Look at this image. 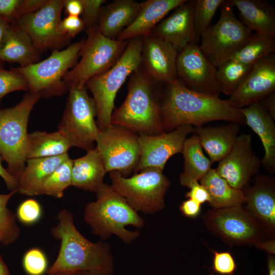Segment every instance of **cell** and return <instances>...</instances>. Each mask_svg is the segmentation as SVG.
<instances>
[{"label":"cell","instance_id":"6da1fadb","mask_svg":"<svg viewBox=\"0 0 275 275\" xmlns=\"http://www.w3.org/2000/svg\"><path fill=\"white\" fill-rule=\"evenodd\" d=\"M160 112L164 131H171L184 125L202 126L210 121L223 120L243 124L240 109L227 100L198 93L187 88L179 80L167 84Z\"/></svg>","mask_w":275,"mask_h":275},{"label":"cell","instance_id":"7a4b0ae2","mask_svg":"<svg viewBox=\"0 0 275 275\" xmlns=\"http://www.w3.org/2000/svg\"><path fill=\"white\" fill-rule=\"evenodd\" d=\"M57 220V225L51 229L50 234L61 241V246L56 259L47 269L48 275L77 270L114 273V256L108 243H94L86 238L75 226L73 215L67 209L59 212Z\"/></svg>","mask_w":275,"mask_h":275},{"label":"cell","instance_id":"3957f363","mask_svg":"<svg viewBox=\"0 0 275 275\" xmlns=\"http://www.w3.org/2000/svg\"><path fill=\"white\" fill-rule=\"evenodd\" d=\"M141 66L130 75L127 95L122 105L113 111L111 124L138 135L164 132L160 104L153 81Z\"/></svg>","mask_w":275,"mask_h":275},{"label":"cell","instance_id":"277c9868","mask_svg":"<svg viewBox=\"0 0 275 275\" xmlns=\"http://www.w3.org/2000/svg\"><path fill=\"white\" fill-rule=\"evenodd\" d=\"M96 201L88 203L85 208L84 219L92 233L102 240L113 235L125 244H130L140 236L138 230H129L132 226L138 229L144 226L143 219L111 185L104 183L96 193Z\"/></svg>","mask_w":275,"mask_h":275},{"label":"cell","instance_id":"5b68a950","mask_svg":"<svg viewBox=\"0 0 275 275\" xmlns=\"http://www.w3.org/2000/svg\"><path fill=\"white\" fill-rule=\"evenodd\" d=\"M143 37L128 40L118 62L107 71L95 75L85 85L93 96L97 109V125L103 130L111 125L116 95L126 79L141 66Z\"/></svg>","mask_w":275,"mask_h":275},{"label":"cell","instance_id":"8992f818","mask_svg":"<svg viewBox=\"0 0 275 275\" xmlns=\"http://www.w3.org/2000/svg\"><path fill=\"white\" fill-rule=\"evenodd\" d=\"M41 96L29 92L16 105L0 110V154L8 164L7 170L17 180L27 160L30 115Z\"/></svg>","mask_w":275,"mask_h":275},{"label":"cell","instance_id":"52a82bcc","mask_svg":"<svg viewBox=\"0 0 275 275\" xmlns=\"http://www.w3.org/2000/svg\"><path fill=\"white\" fill-rule=\"evenodd\" d=\"M86 31L88 36L79 53L81 59L63 77L68 89L82 88L91 78L108 70L120 59L128 42L105 37L98 25Z\"/></svg>","mask_w":275,"mask_h":275},{"label":"cell","instance_id":"ba28073f","mask_svg":"<svg viewBox=\"0 0 275 275\" xmlns=\"http://www.w3.org/2000/svg\"><path fill=\"white\" fill-rule=\"evenodd\" d=\"M109 177L114 189L137 212L153 214L164 209V196L171 181L163 170L146 168L130 177L113 171Z\"/></svg>","mask_w":275,"mask_h":275},{"label":"cell","instance_id":"9c48e42d","mask_svg":"<svg viewBox=\"0 0 275 275\" xmlns=\"http://www.w3.org/2000/svg\"><path fill=\"white\" fill-rule=\"evenodd\" d=\"M84 42L83 39L64 49L52 50L43 61L12 70L24 76L30 92L46 96L60 95L68 89L63 77L75 65Z\"/></svg>","mask_w":275,"mask_h":275},{"label":"cell","instance_id":"30bf717a","mask_svg":"<svg viewBox=\"0 0 275 275\" xmlns=\"http://www.w3.org/2000/svg\"><path fill=\"white\" fill-rule=\"evenodd\" d=\"M202 219L210 233L229 245L256 246L270 238L243 205L212 208Z\"/></svg>","mask_w":275,"mask_h":275},{"label":"cell","instance_id":"8fae6325","mask_svg":"<svg viewBox=\"0 0 275 275\" xmlns=\"http://www.w3.org/2000/svg\"><path fill=\"white\" fill-rule=\"evenodd\" d=\"M233 8L230 0L224 1L218 21L201 36L199 47L216 68L229 60L253 33L236 17Z\"/></svg>","mask_w":275,"mask_h":275},{"label":"cell","instance_id":"7c38bea8","mask_svg":"<svg viewBox=\"0 0 275 275\" xmlns=\"http://www.w3.org/2000/svg\"><path fill=\"white\" fill-rule=\"evenodd\" d=\"M68 90L66 107L58 130L68 139L71 147L88 151L94 148L99 131L95 120L96 104L85 87Z\"/></svg>","mask_w":275,"mask_h":275},{"label":"cell","instance_id":"4fadbf2b","mask_svg":"<svg viewBox=\"0 0 275 275\" xmlns=\"http://www.w3.org/2000/svg\"><path fill=\"white\" fill-rule=\"evenodd\" d=\"M96 143L107 172L116 171L125 177L134 172L140 157L138 134L111 124L99 130Z\"/></svg>","mask_w":275,"mask_h":275},{"label":"cell","instance_id":"5bb4252c","mask_svg":"<svg viewBox=\"0 0 275 275\" xmlns=\"http://www.w3.org/2000/svg\"><path fill=\"white\" fill-rule=\"evenodd\" d=\"M63 8L64 0H47L37 12L10 23L26 32L39 52L46 49L61 50L70 40L58 31Z\"/></svg>","mask_w":275,"mask_h":275},{"label":"cell","instance_id":"9a60e30c","mask_svg":"<svg viewBox=\"0 0 275 275\" xmlns=\"http://www.w3.org/2000/svg\"><path fill=\"white\" fill-rule=\"evenodd\" d=\"M176 71L178 79L187 88L219 97L217 69L197 44H189L178 53Z\"/></svg>","mask_w":275,"mask_h":275},{"label":"cell","instance_id":"2e32d148","mask_svg":"<svg viewBox=\"0 0 275 275\" xmlns=\"http://www.w3.org/2000/svg\"><path fill=\"white\" fill-rule=\"evenodd\" d=\"M192 132L193 126L184 125L157 135H138L140 157L134 173L148 168L163 170L171 156L182 153L186 136Z\"/></svg>","mask_w":275,"mask_h":275},{"label":"cell","instance_id":"e0dca14e","mask_svg":"<svg viewBox=\"0 0 275 275\" xmlns=\"http://www.w3.org/2000/svg\"><path fill=\"white\" fill-rule=\"evenodd\" d=\"M261 164L252 149L251 135L243 133L238 135L232 150L215 169L230 186L242 190L259 172Z\"/></svg>","mask_w":275,"mask_h":275},{"label":"cell","instance_id":"ac0fdd59","mask_svg":"<svg viewBox=\"0 0 275 275\" xmlns=\"http://www.w3.org/2000/svg\"><path fill=\"white\" fill-rule=\"evenodd\" d=\"M275 92V56L272 54L256 62L250 72L226 99L240 109L261 101Z\"/></svg>","mask_w":275,"mask_h":275},{"label":"cell","instance_id":"d6986e66","mask_svg":"<svg viewBox=\"0 0 275 275\" xmlns=\"http://www.w3.org/2000/svg\"><path fill=\"white\" fill-rule=\"evenodd\" d=\"M178 54L171 45L159 37L152 35L143 37L141 66L155 82L167 84L178 79Z\"/></svg>","mask_w":275,"mask_h":275},{"label":"cell","instance_id":"ffe728a7","mask_svg":"<svg viewBox=\"0 0 275 275\" xmlns=\"http://www.w3.org/2000/svg\"><path fill=\"white\" fill-rule=\"evenodd\" d=\"M246 209L261 226L267 236L275 239V181L260 175L252 186L242 189Z\"/></svg>","mask_w":275,"mask_h":275},{"label":"cell","instance_id":"44dd1931","mask_svg":"<svg viewBox=\"0 0 275 275\" xmlns=\"http://www.w3.org/2000/svg\"><path fill=\"white\" fill-rule=\"evenodd\" d=\"M193 9V1L186 0L160 21L151 35L166 41L178 53L189 44H197L199 40L194 29Z\"/></svg>","mask_w":275,"mask_h":275},{"label":"cell","instance_id":"7402d4cb","mask_svg":"<svg viewBox=\"0 0 275 275\" xmlns=\"http://www.w3.org/2000/svg\"><path fill=\"white\" fill-rule=\"evenodd\" d=\"M186 0H148L140 3L139 12L134 21L116 39L129 40L151 35L166 15Z\"/></svg>","mask_w":275,"mask_h":275},{"label":"cell","instance_id":"603a6c76","mask_svg":"<svg viewBox=\"0 0 275 275\" xmlns=\"http://www.w3.org/2000/svg\"><path fill=\"white\" fill-rule=\"evenodd\" d=\"M246 123L260 139L264 149L261 163L268 172L275 171V125L261 101L240 108Z\"/></svg>","mask_w":275,"mask_h":275},{"label":"cell","instance_id":"cb8c5ba5","mask_svg":"<svg viewBox=\"0 0 275 275\" xmlns=\"http://www.w3.org/2000/svg\"><path fill=\"white\" fill-rule=\"evenodd\" d=\"M140 3L134 0H114L101 7L98 27L100 32L110 39L118 36L136 18Z\"/></svg>","mask_w":275,"mask_h":275},{"label":"cell","instance_id":"d4e9b609","mask_svg":"<svg viewBox=\"0 0 275 275\" xmlns=\"http://www.w3.org/2000/svg\"><path fill=\"white\" fill-rule=\"evenodd\" d=\"M39 59L29 35L9 23L0 45V62L17 63L24 67L39 62Z\"/></svg>","mask_w":275,"mask_h":275},{"label":"cell","instance_id":"484cf974","mask_svg":"<svg viewBox=\"0 0 275 275\" xmlns=\"http://www.w3.org/2000/svg\"><path fill=\"white\" fill-rule=\"evenodd\" d=\"M240 125L230 123L224 125L194 127L200 144L212 162L220 161L231 151L238 136Z\"/></svg>","mask_w":275,"mask_h":275},{"label":"cell","instance_id":"4316f807","mask_svg":"<svg viewBox=\"0 0 275 275\" xmlns=\"http://www.w3.org/2000/svg\"><path fill=\"white\" fill-rule=\"evenodd\" d=\"M69 157L68 154L66 153L57 156L28 158L26 164L18 180L17 193L29 196L42 195L44 181Z\"/></svg>","mask_w":275,"mask_h":275},{"label":"cell","instance_id":"83f0119b","mask_svg":"<svg viewBox=\"0 0 275 275\" xmlns=\"http://www.w3.org/2000/svg\"><path fill=\"white\" fill-rule=\"evenodd\" d=\"M241 21L252 32L275 37V9L264 0H230Z\"/></svg>","mask_w":275,"mask_h":275},{"label":"cell","instance_id":"f1b7e54d","mask_svg":"<svg viewBox=\"0 0 275 275\" xmlns=\"http://www.w3.org/2000/svg\"><path fill=\"white\" fill-rule=\"evenodd\" d=\"M106 173L101 155L94 148L85 156L73 160L72 186L97 193L104 183Z\"/></svg>","mask_w":275,"mask_h":275},{"label":"cell","instance_id":"f546056e","mask_svg":"<svg viewBox=\"0 0 275 275\" xmlns=\"http://www.w3.org/2000/svg\"><path fill=\"white\" fill-rule=\"evenodd\" d=\"M181 153L184 157V168L179 180L182 185L188 187L193 182L200 181L211 169L212 162L204 154L195 133L186 139Z\"/></svg>","mask_w":275,"mask_h":275},{"label":"cell","instance_id":"4dcf8cb0","mask_svg":"<svg viewBox=\"0 0 275 275\" xmlns=\"http://www.w3.org/2000/svg\"><path fill=\"white\" fill-rule=\"evenodd\" d=\"M210 196L209 204L212 208H222L243 205L245 197L242 190L230 186L216 169H210L200 180Z\"/></svg>","mask_w":275,"mask_h":275},{"label":"cell","instance_id":"1f68e13d","mask_svg":"<svg viewBox=\"0 0 275 275\" xmlns=\"http://www.w3.org/2000/svg\"><path fill=\"white\" fill-rule=\"evenodd\" d=\"M71 145L60 131H36L28 133L26 158L57 156L68 153Z\"/></svg>","mask_w":275,"mask_h":275},{"label":"cell","instance_id":"d6a6232c","mask_svg":"<svg viewBox=\"0 0 275 275\" xmlns=\"http://www.w3.org/2000/svg\"><path fill=\"white\" fill-rule=\"evenodd\" d=\"M275 51V37L263 34L252 33L245 44L230 59L253 65Z\"/></svg>","mask_w":275,"mask_h":275},{"label":"cell","instance_id":"836d02e7","mask_svg":"<svg viewBox=\"0 0 275 275\" xmlns=\"http://www.w3.org/2000/svg\"><path fill=\"white\" fill-rule=\"evenodd\" d=\"M253 66L229 59L218 66L216 76L221 93L230 96L250 72Z\"/></svg>","mask_w":275,"mask_h":275},{"label":"cell","instance_id":"e575fe53","mask_svg":"<svg viewBox=\"0 0 275 275\" xmlns=\"http://www.w3.org/2000/svg\"><path fill=\"white\" fill-rule=\"evenodd\" d=\"M73 159L69 157L61 163L44 181L42 195L61 198L65 190L72 185Z\"/></svg>","mask_w":275,"mask_h":275},{"label":"cell","instance_id":"d590c367","mask_svg":"<svg viewBox=\"0 0 275 275\" xmlns=\"http://www.w3.org/2000/svg\"><path fill=\"white\" fill-rule=\"evenodd\" d=\"M17 189L7 194H0V243L8 245L16 241L20 233L16 215L7 207L9 201Z\"/></svg>","mask_w":275,"mask_h":275},{"label":"cell","instance_id":"8d00e7d4","mask_svg":"<svg viewBox=\"0 0 275 275\" xmlns=\"http://www.w3.org/2000/svg\"><path fill=\"white\" fill-rule=\"evenodd\" d=\"M224 1H193L194 25L195 33L198 40L200 39L202 33L210 26L213 16Z\"/></svg>","mask_w":275,"mask_h":275},{"label":"cell","instance_id":"74e56055","mask_svg":"<svg viewBox=\"0 0 275 275\" xmlns=\"http://www.w3.org/2000/svg\"><path fill=\"white\" fill-rule=\"evenodd\" d=\"M28 90V82L22 74L12 69L6 70L0 67V100L12 92Z\"/></svg>","mask_w":275,"mask_h":275},{"label":"cell","instance_id":"f35d334b","mask_svg":"<svg viewBox=\"0 0 275 275\" xmlns=\"http://www.w3.org/2000/svg\"><path fill=\"white\" fill-rule=\"evenodd\" d=\"M22 266L28 275H43L47 270L48 261L45 254L40 249L32 248L24 255Z\"/></svg>","mask_w":275,"mask_h":275},{"label":"cell","instance_id":"ab89813d","mask_svg":"<svg viewBox=\"0 0 275 275\" xmlns=\"http://www.w3.org/2000/svg\"><path fill=\"white\" fill-rule=\"evenodd\" d=\"M42 214L39 203L33 199L22 202L17 210L16 216L19 221L25 225H32L37 222Z\"/></svg>","mask_w":275,"mask_h":275},{"label":"cell","instance_id":"60d3db41","mask_svg":"<svg viewBox=\"0 0 275 275\" xmlns=\"http://www.w3.org/2000/svg\"><path fill=\"white\" fill-rule=\"evenodd\" d=\"M212 270L221 275H234L237 268L235 260L229 252L213 251Z\"/></svg>","mask_w":275,"mask_h":275},{"label":"cell","instance_id":"b9f144b4","mask_svg":"<svg viewBox=\"0 0 275 275\" xmlns=\"http://www.w3.org/2000/svg\"><path fill=\"white\" fill-rule=\"evenodd\" d=\"M82 5V18L85 29L88 30L98 25L99 13L104 0H81Z\"/></svg>","mask_w":275,"mask_h":275},{"label":"cell","instance_id":"7bdbcfd3","mask_svg":"<svg viewBox=\"0 0 275 275\" xmlns=\"http://www.w3.org/2000/svg\"><path fill=\"white\" fill-rule=\"evenodd\" d=\"M85 29V24L79 16H67L61 20L58 26V31L62 35L70 39Z\"/></svg>","mask_w":275,"mask_h":275},{"label":"cell","instance_id":"ee69618b","mask_svg":"<svg viewBox=\"0 0 275 275\" xmlns=\"http://www.w3.org/2000/svg\"><path fill=\"white\" fill-rule=\"evenodd\" d=\"M190 190L185 195L186 198L191 199L201 205L210 201L209 195L206 188L198 181L191 183L188 186Z\"/></svg>","mask_w":275,"mask_h":275},{"label":"cell","instance_id":"f6af8a7d","mask_svg":"<svg viewBox=\"0 0 275 275\" xmlns=\"http://www.w3.org/2000/svg\"><path fill=\"white\" fill-rule=\"evenodd\" d=\"M22 2V0H0V17L12 22Z\"/></svg>","mask_w":275,"mask_h":275},{"label":"cell","instance_id":"bcb514c9","mask_svg":"<svg viewBox=\"0 0 275 275\" xmlns=\"http://www.w3.org/2000/svg\"><path fill=\"white\" fill-rule=\"evenodd\" d=\"M47 1L22 0L12 22L21 17L37 12L46 3Z\"/></svg>","mask_w":275,"mask_h":275},{"label":"cell","instance_id":"7dc6e473","mask_svg":"<svg viewBox=\"0 0 275 275\" xmlns=\"http://www.w3.org/2000/svg\"><path fill=\"white\" fill-rule=\"evenodd\" d=\"M201 205L199 203L188 199L182 202L179 209L182 213L188 217H195L200 213Z\"/></svg>","mask_w":275,"mask_h":275},{"label":"cell","instance_id":"c3c4849f","mask_svg":"<svg viewBox=\"0 0 275 275\" xmlns=\"http://www.w3.org/2000/svg\"><path fill=\"white\" fill-rule=\"evenodd\" d=\"M64 8L67 16L79 17L82 12L81 0H64Z\"/></svg>","mask_w":275,"mask_h":275},{"label":"cell","instance_id":"681fc988","mask_svg":"<svg viewBox=\"0 0 275 275\" xmlns=\"http://www.w3.org/2000/svg\"><path fill=\"white\" fill-rule=\"evenodd\" d=\"M4 160L0 154V176L4 180L8 189L14 190L17 189L18 186L17 179L11 175L9 171L2 166V162Z\"/></svg>","mask_w":275,"mask_h":275},{"label":"cell","instance_id":"f907efd6","mask_svg":"<svg viewBox=\"0 0 275 275\" xmlns=\"http://www.w3.org/2000/svg\"><path fill=\"white\" fill-rule=\"evenodd\" d=\"M261 103L273 118L275 119V92L269 94L261 101Z\"/></svg>","mask_w":275,"mask_h":275},{"label":"cell","instance_id":"816d5d0a","mask_svg":"<svg viewBox=\"0 0 275 275\" xmlns=\"http://www.w3.org/2000/svg\"><path fill=\"white\" fill-rule=\"evenodd\" d=\"M50 275H107L99 271L91 270H69L56 273Z\"/></svg>","mask_w":275,"mask_h":275},{"label":"cell","instance_id":"f5cc1de1","mask_svg":"<svg viewBox=\"0 0 275 275\" xmlns=\"http://www.w3.org/2000/svg\"><path fill=\"white\" fill-rule=\"evenodd\" d=\"M256 247L266 252L269 254L274 255L275 253V239L268 238Z\"/></svg>","mask_w":275,"mask_h":275},{"label":"cell","instance_id":"db71d44e","mask_svg":"<svg viewBox=\"0 0 275 275\" xmlns=\"http://www.w3.org/2000/svg\"><path fill=\"white\" fill-rule=\"evenodd\" d=\"M268 275H275V258L273 255L267 257Z\"/></svg>","mask_w":275,"mask_h":275},{"label":"cell","instance_id":"11a10c76","mask_svg":"<svg viewBox=\"0 0 275 275\" xmlns=\"http://www.w3.org/2000/svg\"><path fill=\"white\" fill-rule=\"evenodd\" d=\"M9 22L6 19L0 17V45L3 40L5 31L9 24ZM1 62H0V67L1 66Z\"/></svg>","mask_w":275,"mask_h":275},{"label":"cell","instance_id":"9f6ffc18","mask_svg":"<svg viewBox=\"0 0 275 275\" xmlns=\"http://www.w3.org/2000/svg\"><path fill=\"white\" fill-rule=\"evenodd\" d=\"M0 275H11L10 271L0 255Z\"/></svg>","mask_w":275,"mask_h":275},{"label":"cell","instance_id":"6f0895ef","mask_svg":"<svg viewBox=\"0 0 275 275\" xmlns=\"http://www.w3.org/2000/svg\"><path fill=\"white\" fill-rule=\"evenodd\" d=\"M0 102H1V100H0Z\"/></svg>","mask_w":275,"mask_h":275}]
</instances>
